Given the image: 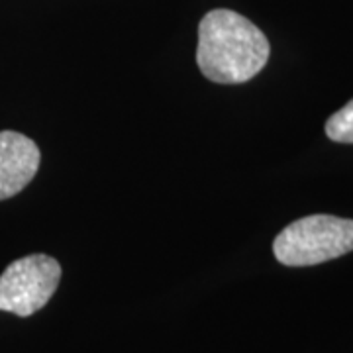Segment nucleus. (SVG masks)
<instances>
[{"label":"nucleus","instance_id":"obj_2","mask_svg":"<svg viewBox=\"0 0 353 353\" xmlns=\"http://www.w3.org/2000/svg\"><path fill=\"white\" fill-rule=\"evenodd\" d=\"M353 252V220L330 214L304 216L285 228L273 243L279 263L310 267Z\"/></svg>","mask_w":353,"mask_h":353},{"label":"nucleus","instance_id":"obj_5","mask_svg":"<svg viewBox=\"0 0 353 353\" xmlns=\"http://www.w3.org/2000/svg\"><path fill=\"white\" fill-rule=\"evenodd\" d=\"M326 134L332 141L353 143V101L330 116L326 122Z\"/></svg>","mask_w":353,"mask_h":353},{"label":"nucleus","instance_id":"obj_4","mask_svg":"<svg viewBox=\"0 0 353 353\" xmlns=\"http://www.w3.org/2000/svg\"><path fill=\"white\" fill-rule=\"evenodd\" d=\"M36 141L18 132H0V201L24 189L39 169Z\"/></svg>","mask_w":353,"mask_h":353},{"label":"nucleus","instance_id":"obj_3","mask_svg":"<svg viewBox=\"0 0 353 353\" xmlns=\"http://www.w3.org/2000/svg\"><path fill=\"white\" fill-rule=\"evenodd\" d=\"M61 279V265L36 253L10 263L0 275V310L32 316L50 303Z\"/></svg>","mask_w":353,"mask_h":353},{"label":"nucleus","instance_id":"obj_1","mask_svg":"<svg viewBox=\"0 0 353 353\" xmlns=\"http://www.w3.org/2000/svg\"><path fill=\"white\" fill-rule=\"evenodd\" d=\"M269 51L263 32L234 10H212L199 24L196 63L212 83L240 85L250 81L265 67Z\"/></svg>","mask_w":353,"mask_h":353}]
</instances>
